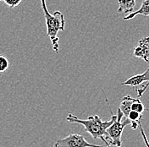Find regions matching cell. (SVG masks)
Returning <instances> with one entry per match:
<instances>
[{
  "mask_svg": "<svg viewBox=\"0 0 149 147\" xmlns=\"http://www.w3.org/2000/svg\"><path fill=\"white\" fill-rule=\"evenodd\" d=\"M110 108V107H109ZM111 111V108H110ZM112 119L109 121H102L101 118L98 115H92L89 116L86 119H81L78 117L74 116L71 113H69V115L66 118V121L72 123H79L81 124L85 128L86 132L90 134L93 138L100 139L106 144L107 147H112L109 146L107 140V129L112 124L113 122V116L112 113Z\"/></svg>",
  "mask_w": 149,
  "mask_h": 147,
  "instance_id": "obj_1",
  "label": "cell"
},
{
  "mask_svg": "<svg viewBox=\"0 0 149 147\" xmlns=\"http://www.w3.org/2000/svg\"><path fill=\"white\" fill-rule=\"evenodd\" d=\"M127 119L130 120L131 129L136 130L139 127V124L142 121V114L136 111H130L127 116Z\"/></svg>",
  "mask_w": 149,
  "mask_h": 147,
  "instance_id": "obj_9",
  "label": "cell"
},
{
  "mask_svg": "<svg viewBox=\"0 0 149 147\" xmlns=\"http://www.w3.org/2000/svg\"><path fill=\"white\" fill-rule=\"evenodd\" d=\"M149 81V67L147 69V70L144 73L141 74H136L130 77L127 80L123 82L122 85H127V86H134L136 87L140 85H141L143 82H148Z\"/></svg>",
  "mask_w": 149,
  "mask_h": 147,
  "instance_id": "obj_6",
  "label": "cell"
},
{
  "mask_svg": "<svg viewBox=\"0 0 149 147\" xmlns=\"http://www.w3.org/2000/svg\"><path fill=\"white\" fill-rule=\"evenodd\" d=\"M131 110L132 111H136L137 112H139L141 114H142L145 111H146V108H145V106L144 104L141 102V101L140 100L139 98H135L134 101L131 104Z\"/></svg>",
  "mask_w": 149,
  "mask_h": 147,
  "instance_id": "obj_11",
  "label": "cell"
},
{
  "mask_svg": "<svg viewBox=\"0 0 149 147\" xmlns=\"http://www.w3.org/2000/svg\"><path fill=\"white\" fill-rule=\"evenodd\" d=\"M113 122L106 130L107 140L110 146L121 147L123 131L125 127L130 124V122L127 118L124 116L123 112L120 108L118 109V114L114 115L113 113Z\"/></svg>",
  "mask_w": 149,
  "mask_h": 147,
  "instance_id": "obj_3",
  "label": "cell"
},
{
  "mask_svg": "<svg viewBox=\"0 0 149 147\" xmlns=\"http://www.w3.org/2000/svg\"><path fill=\"white\" fill-rule=\"evenodd\" d=\"M9 59L4 55H0V73L5 72L9 68Z\"/></svg>",
  "mask_w": 149,
  "mask_h": 147,
  "instance_id": "obj_12",
  "label": "cell"
},
{
  "mask_svg": "<svg viewBox=\"0 0 149 147\" xmlns=\"http://www.w3.org/2000/svg\"><path fill=\"white\" fill-rule=\"evenodd\" d=\"M149 87V81L145 85H143L141 88H140V89H138V88H136V93H137V97H141L143 94H144V92L147 91V89Z\"/></svg>",
  "mask_w": 149,
  "mask_h": 147,
  "instance_id": "obj_14",
  "label": "cell"
},
{
  "mask_svg": "<svg viewBox=\"0 0 149 147\" xmlns=\"http://www.w3.org/2000/svg\"><path fill=\"white\" fill-rule=\"evenodd\" d=\"M41 3H42V9L43 10L44 17H45L47 35L51 40L54 51L56 53H58V48H59V44H58L59 38L58 37V32L64 31L65 30V20L64 15L58 10L51 14L47 7L46 0H41Z\"/></svg>",
  "mask_w": 149,
  "mask_h": 147,
  "instance_id": "obj_2",
  "label": "cell"
},
{
  "mask_svg": "<svg viewBox=\"0 0 149 147\" xmlns=\"http://www.w3.org/2000/svg\"><path fill=\"white\" fill-rule=\"evenodd\" d=\"M53 147H107L106 146H97L87 142L81 135L71 134L65 138L58 139Z\"/></svg>",
  "mask_w": 149,
  "mask_h": 147,
  "instance_id": "obj_4",
  "label": "cell"
},
{
  "mask_svg": "<svg viewBox=\"0 0 149 147\" xmlns=\"http://www.w3.org/2000/svg\"><path fill=\"white\" fill-rule=\"evenodd\" d=\"M133 53L135 57L141 58L148 63L149 61V37L141 39L138 45L134 48Z\"/></svg>",
  "mask_w": 149,
  "mask_h": 147,
  "instance_id": "obj_5",
  "label": "cell"
},
{
  "mask_svg": "<svg viewBox=\"0 0 149 147\" xmlns=\"http://www.w3.org/2000/svg\"><path fill=\"white\" fill-rule=\"evenodd\" d=\"M137 15H144V16H148L149 17V0H144L141 3V6L140 9L135 12L130 13L127 16L124 17V20H130L132 19L136 18Z\"/></svg>",
  "mask_w": 149,
  "mask_h": 147,
  "instance_id": "obj_7",
  "label": "cell"
},
{
  "mask_svg": "<svg viewBox=\"0 0 149 147\" xmlns=\"http://www.w3.org/2000/svg\"><path fill=\"white\" fill-rule=\"evenodd\" d=\"M139 127H140V129H141V136H142L143 141H144V143H145L146 146L149 147V141H148V138H147V135H146L145 132H144V129H143L142 126H141V123L139 124Z\"/></svg>",
  "mask_w": 149,
  "mask_h": 147,
  "instance_id": "obj_15",
  "label": "cell"
},
{
  "mask_svg": "<svg viewBox=\"0 0 149 147\" xmlns=\"http://www.w3.org/2000/svg\"><path fill=\"white\" fill-rule=\"evenodd\" d=\"M0 1L4 2L10 9H14L15 7L18 6L19 4L21 3L22 0H0Z\"/></svg>",
  "mask_w": 149,
  "mask_h": 147,
  "instance_id": "obj_13",
  "label": "cell"
},
{
  "mask_svg": "<svg viewBox=\"0 0 149 147\" xmlns=\"http://www.w3.org/2000/svg\"><path fill=\"white\" fill-rule=\"evenodd\" d=\"M118 12L123 14H130L136 6V0H118Z\"/></svg>",
  "mask_w": 149,
  "mask_h": 147,
  "instance_id": "obj_8",
  "label": "cell"
},
{
  "mask_svg": "<svg viewBox=\"0 0 149 147\" xmlns=\"http://www.w3.org/2000/svg\"><path fill=\"white\" fill-rule=\"evenodd\" d=\"M134 99H135V98L131 97L130 96L128 95V96H124L123 99H122V101H121L120 109L121 112H123V114H124V116H125V118H127L129 112L131 111V108H130V107H131V104H132V102L134 101Z\"/></svg>",
  "mask_w": 149,
  "mask_h": 147,
  "instance_id": "obj_10",
  "label": "cell"
}]
</instances>
